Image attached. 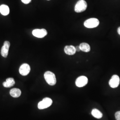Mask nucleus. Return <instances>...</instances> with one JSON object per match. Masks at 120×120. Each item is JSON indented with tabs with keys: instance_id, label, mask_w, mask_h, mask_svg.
<instances>
[{
	"instance_id": "f03ea898",
	"label": "nucleus",
	"mask_w": 120,
	"mask_h": 120,
	"mask_svg": "<svg viewBox=\"0 0 120 120\" xmlns=\"http://www.w3.org/2000/svg\"><path fill=\"white\" fill-rule=\"evenodd\" d=\"M87 8V3L84 0H80L77 1L75 6L74 10L76 13H82L86 10Z\"/></svg>"
},
{
	"instance_id": "f8f14e48",
	"label": "nucleus",
	"mask_w": 120,
	"mask_h": 120,
	"mask_svg": "<svg viewBox=\"0 0 120 120\" xmlns=\"http://www.w3.org/2000/svg\"><path fill=\"white\" fill-rule=\"evenodd\" d=\"M15 81L13 78H8L6 80V81L3 82V85L5 88H9L12 87L15 85Z\"/></svg>"
},
{
	"instance_id": "1a4fd4ad",
	"label": "nucleus",
	"mask_w": 120,
	"mask_h": 120,
	"mask_svg": "<svg viewBox=\"0 0 120 120\" xmlns=\"http://www.w3.org/2000/svg\"><path fill=\"white\" fill-rule=\"evenodd\" d=\"M30 71V66L26 63L22 64L19 68V73L22 76L27 75Z\"/></svg>"
},
{
	"instance_id": "6ab92c4d",
	"label": "nucleus",
	"mask_w": 120,
	"mask_h": 120,
	"mask_svg": "<svg viewBox=\"0 0 120 120\" xmlns=\"http://www.w3.org/2000/svg\"><path fill=\"white\" fill-rule=\"evenodd\" d=\"M117 32L118 33V34L120 35V27H119L118 29H117Z\"/></svg>"
},
{
	"instance_id": "2eb2a0df",
	"label": "nucleus",
	"mask_w": 120,
	"mask_h": 120,
	"mask_svg": "<svg viewBox=\"0 0 120 120\" xmlns=\"http://www.w3.org/2000/svg\"><path fill=\"white\" fill-rule=\"evenodd\" d=\"M91 114L94 117L97 119H100L103 116L102 113L97 109H93L91 112Z\"/></svg>"
},
{
	"instance_id": "9b49d317",
	"label": "nucleus",
	"mask_w": 120,
	"mask_h": 120,
	"mask_svg": "<svg viewBox=\"0 0 120 120\" xmlns=\"http://www.w3.org/2000/svg\"><path fill=\"white\" fill-rule=\"evenodd\" d=\"M22 94L21 90L17 88H13L10 91V94L13 98H17L20 97Z\"/></svg>"
},
{
	"instance_id": "a211bd4d",
	"label": "nucleus",
	"mask_w": 120,
	"mask_h": 120,
	"mask_svg": "<svg viewBox=\"0 0 120 120\" xmlns=\"http://www.w3.org/2000/svg\"><path fill=\"white\" fill-rule=\"evenodd\" d=\"M75 49H76V51L80 52V51H81V49H80V47H79V46H76V47H75Z\"/></svg>"
},
{
	"instance_id": "f257e3e1",
	"label": "nucleus",
	"mask_w": 120,
	"mask_h": 120,
	"mask_svg": "<svg viewBox=\"0 0 120 120\" xmlns=\"http://www.w3.org/2000/svg\"><path fill=\"white\" fill-rule=\"evenodd\" d=\"M44 78L46 82L50 86H54L56 84L55 75L50 71H47L44 74Z\"/></svg>"
},
{
	"instance_id": "4468645a",
	"label": "nucleus",
	"mask_w": 120,
	"mask_h": 120,
	"mask_svg": "<svg viewBox=\"0 0 120 120\" xmlns=\"http://www.w3.org/2000/svg\"><path fill=\"white\" fill-rule=\"evenodd\" d=\"M81 50L82 51L88 52L90 51V46L88 43H82L79 45Z\"/></svg>"
},
{
	"instance_id": "aec40b11",
	"label": "nucleus",
	"mask_w": 120,
	"mask_h": 120,
	"mask_svg": "<svg viewBox=\"0 0 120 120\" xmlns=\"http://www.w3.org/2000/svg\"></svg>"
},
{
	"instance_id": "20e7f679",
	"label": "nucleus",
	"mask_w": 120,
	"mask_h": 120,
	"mask_svg": "<svg viewBox=\"0 0 120 120\" xmlns=\"http://www.w3.org/2000/svg\"><path fill=\"white\" fill-rule=\"evenodd\" d=\"M52 101L51 99L46 98L43 99L42 101H41L38 104V108L40 109H43L49 107L51 105Z\"/></svg>"
},
{
	"instance_id": "dca6fc26",
	"label": "nucleus",
	"mask_w": 120,
	"mask_h": 120,
	"mask_svg": "<svg viewBox=\"0 0 120 120\" xmlns=\"http://www.w3.org/2000/svg\"><path fill=\"white\" fill-rule=\"evenodd\" d=\"M115 116L116 120H120V111L116 112Z\"/></svg>"
},
{
	"instance_id": "0eeeda50",
	"label": "nucleus",
	"mask_w": 120,
	"mask_h": 120,
	"mask_svg": "<svg viewBox=\"0 0 120 120\" xmlns=\"http://www.w3.org/2000/svg\"><path fill=\"white\" fill-rule=\"evenodd\" d=\"M119 84L120 78L116 75H113L109 81V86L112 88H116L119 85Z\"/></svg>"
},
{
	"instance_id": "423d86ee",
	"label": "nucleus",
	"mask_w": 120,
	"mask_h": 120,
	"mask_svg": "<svg viewBox=\"0 0 120 120\" xmlns=\"http://www.w3.org/2000/svg\"><path fill=\"white\" fill-rule=\"evenodd\" d=\"M88 82V79L87 77H86V76H82L77 78L75 82V84L78 87H82L86 86Z\"/></svg>"
},
{
	"instance_id": "39448f33",
	"label": "nucleus",
	"mask_w": 120,
	"mask_h": 120,
	"mask_svg": "<svg viewBox=\"0 0 120 120\" xmlns=\"http://www.w3.org/2000/svg\"><path fill=\"white\" fill-rule=\"evenodd\" d=\"M32 34L36 38H43L47 35V32L44 29H35L33 31Z\"/></svg>"
},
{
	"instance_id": "9d476101",
	"label": "nucleus",
	"mask_w": 120,
	"mask_h": 120,
	"mask_svg": "<svg viewBox=\"0 0 120 120\" xmlns=\"http://www.w3.org/2000/svg\"><path fill=\"white\" fill-rule=\"evenodd\" d=\"M64 52L69 55H73L76 52L75 47L73 45H66L64 48Z\"/></svg>"
},
{
	"instance_id": "f3484780",
	"label": "nucleus",
	"mask_w": 120,
	"mask_h": 120,
	"mask_svg": "<svg viewBox=\"0 0 120 120\" xmlns=\"http://www.w3.org/2000/svg\"><path fill=\"white\" fill-rule=\"evenodd\" d=\"M32 0H22V2L25 4H28L30 3Z\"/></svg>"
},
{
	"instance_id": "ddd939ff",
	"label": "nucleus",
	"mask_w": 120,
	"mask_h": 120,
	"mask_svg": "<svg viewBox=\"0 0 120 120\" xmlns=\"http://www.w3.org/2000/svg\"><path fill=\"white\" fill-rule=\"evenodd\" d=\"M0 13L4 16L8 15L9 13V7L5 4L1 5L0 6Z\"/></svg>"
},
{
	"instance_id": "6e6552de",
	"label": "nucleus",
	"mask_w": 120,
	"mask_h": 120,
	"mask_svg": "<svg viewBox=\"0 0 120 120\" xmlns=\"http://www.w3.org/2000/svg\"><path fill=\"white\" fill-rule=\"evenodd\" d=\"M10 45V42L8 41H5L4 43V45L1 49V55L4 57H7L9 53V48Z\"/></svg>"
},
{
	"instance_id": "7ed1b4c3",
	"label": "nucleus",
	"mask_w": 120,
	"mask_h": 120,
	"mask_svg": "<svg viewBox=\"0 0 120 120\" xmlns=\"http://www.w3.org/2000/svg\"><path fill=\"white\" fill-rule=\"evenodd\" d=\"M99 23L100 22L98 19L92 18L86 20L84 23V25L86 28L92 29L98 27L99 25Z\"/></svg>"
}]
</instances>
